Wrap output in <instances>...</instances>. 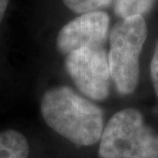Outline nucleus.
Segmentation results:
<instances>
[{"label": "nucleus", "mask_w": 158, "mask_h": 158, "mask_svg": "<svg viewBox=\"0 0 158 158\" xmlns=\"http://www.w3.org/2000/svg\"><path fill=\"white\" fill-rule=\"evenodd\" d=\"M40 111L52 131L77 146H91L100 141L103 110L71 87L61 85L47 90L41 99Z\"/></svg>", "instance_id": "f257e3e1"}, {"label": "nucleus", "mask_w": 158, "mask_h": 158, "mask_svg": "<svg viewBox=\"0 0 158 158\" xmlns=\"http://www.w3.org/2000/svg\"><path fill=\"white\" fill-rule=\"evenodd\" d=\"M100 158H158V134L143 115L126 108L112 116L100 139Z\"/></svg>", "instance_id": "f03ea898"}, {"label": "nucleus", "mask_w": 158, "mask_h": 158, "mask_svg": "<svg viewBox=\"0 0 158 158\" xmlns=\"http://www.w3.org/2000/svg\"><path fill=\"white\" fill-rule=\"evenodd\" d=\"M148 34L142 15L121 19L109 33L108 63L111 79L123 96L134 93L140 76V56Z\"/></svg>", "instance_id": "7ed1b4c3"}, {"label": "nucleus", "mask_w": 158, "mask_h": 158, "mask_svg": "<svg viewBox=\"0 0 158 158\" xmlns=\"http://www.w3.org/2000/svg\"><path fill=\"white\" fill-rule=\"evenodd\" d=\"M65 67L78 90L89 100L109 97L111 74L104 46L84 47L66 56Z\"/></svg>", "instance_id": "20e7f679"}, {"label": "nucleus", "mask_w": 158, "mask_h": 158, "mask_svg": "<svg viewBox=\"0 0 158 158\" xmlns=\"http://www.w3.org/2000/svg\"><path fill=\"white\" fill-rule=\"evenodd\" d=\"M110 17L106 11L80 15L63 26L56 36L59 52L67 56L84 47L104 46L109 36Z\"/></svg>", "instance_id": "39448f33"}, {"label": "nucleus", "mask_w": 158, "mask_h": 158, "mask_svg": "<svg viewBox=\"0 0 158 158\" xmlns=\"http://www.w3.org/2000/svg\"><path fill=\"white\" fill-rule=\"evenodd\" d=\"M29 143L22 132L8 129L0 132V158H28Z\"/></svg>", "instance_id": "423d86ee"}, {"label": "nucleus", "mask_w": 158, "mask_h": 158, "mask_svg": "<svg viewBox=\"0 0 158 158\" xmlns=\"http://www.w3.org/2000/svg\"><path fill=\"white\" fill-rule=\"evenodd\" d=\"M157 0H113L114 11L120 19L142 15L152 10Z\"/></svg>", "instance_id": "0eeeda50"}, {"label": "nucleus", "mask_w": 158, "mask_h": 158, "mask_svg": "<svg viewBox=\"0 0 158 158\" xmlns=\"http://www.w3.org/2000/svg\"><path fill=\"white\" fill-rule=\"evenodd\" d=\"M63 2L71 11L83 15L102 10L111 5L113 0H63Z\"/></svg>", "instance_id": "6e6552de"}, {"label": "nucleus", "mask_w": 158, "mask_h": 158, "mask_svg": "<svg viewBox=\"0 0 158 158\" xmlns=\"http://www.w3.org/2000/svg\"><path fill=\"white\" fill-rule=\"evenodd\" d=\"M150 74H151V79H152L154 90H155V94L158 98V40L155 44L153 56H152V60H151Z\"/></svg>", "instance_id": "1a4fd4ad"}, {"label": "nucleus", "mask_w": 158, "mask_h": 158, "mask_svg": "<svg viewBox=\"0 0 158 158\" xmlns=\"http://www.w3.org/2000/svg\"><path fill=\"white\" fill-rule=\"evenodd\" d=\"M7 5H8V0H0V24H1L3 18H4Z\"/></svg>", "instance_id": "9d476101"}]
</instances>
